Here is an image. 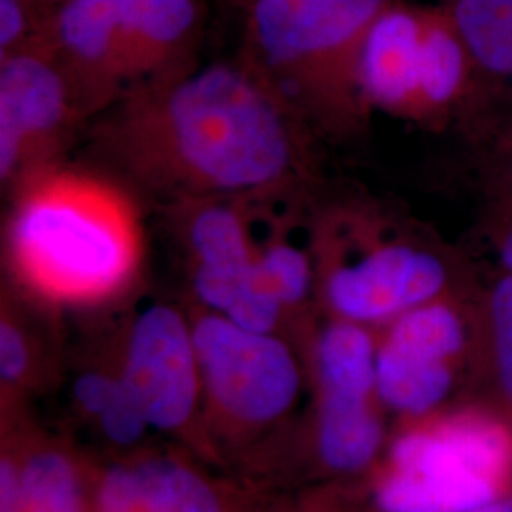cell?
Instances as JSON below:
<instances>
[{"label": "cell", "mask_w": 512, "mask_h": 512, "mask_svg": "<svg viewBox=\"0 0 512 512\" xmlns=\"http://www.w3.org/2000/svg\"><path fill=\"white\" fill-rule=\"evenodd\" d=\"M458 258L418 224L366 202L319 203L315 274L338 319L387 325L406 311L454 296Z\"/></svg>", "instance_id": "4"}, {"label": "cell", "mask_w": 512, "mask_h": 512, "mask_svg": "<svg viewBox=\"0 0 512 512\" xmlns=\"http://www.w3.org/2000/svg\"><path fill=\"white\" fill-rule=\"evenodd\" d=\"M192 332L202 385L230 416L264 423L291 408L300 370L275 332L243 329L213 311L200 315Z\"/></svg>", "instance_id": "9"}, {"label": "cell", "mask_w": 512, "mask_h": 512, "mask_svg": "<svg viewBox=\"0 0 512 512\" xmlns=\"http://www.w3.org/2000/svg\"><path fill=\"white\" fill-rule=\"evenodd\" d=\"M448 12L475 61L486 99L497 90L505 105L490 150L512 148V0H452Z\"/></svg>", "instance_id": "14"}, {"label": "cell", "mask_w": 512, "mask_h": 512, "mask_svg": "<svg viewBox=\"0 0 512 512\" xmlns=\"http://www.w3.org/2000/svg\"><path fill=\"white\" fill-rule=\"evenodd\" d=\"M31 361V349L23 329L4 315L0 323V376L4 384L19 382Z\"/></svg>", "instance_id": "22"}, {"label": "cell", "mask_w": 512, "mask_h": 512, "mask_svg": "<svg viewBox=\"0 0 512 512\" xmlns=\"http://www.w3.org/2000/svg\"><path fill=\"white\" fill-rule=\"evenodd\" d=\"M315 355L323 391L361 397L376 393L378 340L366 325L336 317L321 332Z\"/></svg>", "instance_id": "16"}, {"label": "cell", "mask_w": 512, "mask_h": 512, "mask_svg": "<svg viewBox=\"0 0 512 512\" xmlns=\"http://www.w3.org/2000/svg\"><path fill=\"white\" fill-rule=\"evenodd\" d=\"M97 512H220L215 492L175 461L116 467L103 478Z\"/></svg>", "instance_id": "13"}, {"label": "cell", "mask_w": 512, "mask_h": 512, "mask_svg": "<svg viewBox=\"0 0 512 512\" xmlns=\"http://www.w3.org/2000/svg\"><path fill=\"white\" fill-rule=\"evenodd\" d=\"M311 133L241 59L186 67L93 116V154L169 203L311 181Z\"/></svg>", "instance_id": "1"}, {"label": "cell", "mask_w": 512, "mask_h": 512, "mask_svg": "<svg viewBox=\"0 0 512 512\" xmlns=\"http://www.w3.org/2000/svg\"><path fill=\"white\" fill-rule=\"evenodd\" d=\"M471 342V311L454 296L395 317L378 340L376 395L404 414L433 410L450 395L456 363Z\"/></svg>", "instance_id": "10"}, {"label": "cell", "mask_w": 512, "mask_h": 512, "mask_svg": "<svg viewBox=\"0 0 512 512\" xmlns=\"http://www.w3.org/2000/svg\"><path fill=\"white\" fill-rule=\"evenodd\" d=\"M480 232L494 247L501 270L512 274V148L490 150L480 179Z\"/></svg>", "instance_id": "17"}, {"label": "cell", "mask_w": 512, "mask_h": 512, "mask_svg": "<svg viewBox=\"0 0 512 512\" xmlns=\"http://www.w3.org/2000/svg\"><path fill=\"white\" fill-rule=\"evenodd\" d=\"M361 90L370 110L440 129L454 120L478 128L484 88L458 27L444 8L393 0L366 35Z\"/></svg>", "instance_id": "5"}, {"label": "cell", "mask_w": 512, "mask_h": 512, "mask_svg": "<svg viewBox=\"0 0 512 512\" xmlns=\"http://www.w3.org/2000/svg\"><path fill=\"white\" fill-rule=\"evenodd\" d=\"M86 114L67 76L40 44L0 57V179L10 190L61 162Z\"/></svg>", "instance_id": "8"}, {"label": "cell", "mask_w": 512, "mask_h": 512, "mask_svg": "<svg viewBox=\"0 0 512 512\" xmlns=\"http://www.w3.org/2000/svg\"><path fill=\"white\" fill-rule=\"evenodd\" d=\"M114 385H116V378H110L101 372H88L76 380L74 397L84 410L97 416L101 412V408L109 401Z\"/></svg>", "instance_id": "23"}, {"label": "cell", "mask_w": 512, "mask_h": 512, "mask_svg": "<svg viewBox=\"0 0 512 512\" xmlns=\"http://www.w3.org/2000/svg\"><path fill=\"white\" fill-rule=\"evenodd\" d=\"M173 236L190 256L203 306L243 329L275 332L285 308L258 274L241 198L169 203Z\"/></svg>", "instance_id": "7"}, {"label": "cell", "mask_w": 512, "mask_h": 512, "mask_svg": "<svg viewBox=\"0 0 512 512\" xmlns=\"http://www.w3.org/2000/svg\"><path fill=\"white\" fill-rule=\"evenodd\" d=\"M21 494V473L14 463L2 461L0 467V512H18Z\"/></svg>", "instance_id": "24"}, {"label": "cell", "mask_w": 512, "mask_h": 512, "mask_svg": "<svg viewBox=\"0 0 512 512\" xmlns=\"http://www.w3.org/2000/svg\"><path fill=\"white\" fill-rule=\"evenodd\" d=\"M37 12H40L44 18H48L52 12H54L55 8L59 6V4H63L65 0H27Z\"/></svg>", "instance_id": "26"}, {"label": "cell", "mask_w": 512, "mask_h": 512, "mask_svg": "<svg viewBox=\"0 0 512 512\" xmlns=\"http://www.w3.org/2000/svg\"><path fill=\"white\" fill-rule=\"evenodd\" d=\"M97 418L101 420L107 437L122 446L137 442L143 437L147 427H150L141 404L137 403L122 376L116 378L109 401L101 408Z\"/></svg>", "instance_id": "20"}, {"label": "cell", "mask_w": 512, "mask_h": 512, "mask_svg": "<svg viewBox=\"0 0 512 512\" xmlns=\"http://www.w3.org/2000/svg\"><path fill=\"white\" fill-rule=\"evenodd\" d=\"M473 512H512V497H495L494 501Z\"/></svg>", "instance_id": "25"}, {"label": "cell", "mask_w": 512, "mask_h": 512, "mask_svg": "<svg viewBox=\"0 0 512 512\" xmlns=\"http://www.w3.org/2000/svg\"><path fill=\"white\" fill-rule=\"evenodd\" d=\"M241 61L311 133L365 131L359 65L366 35L391 0H245Z\"/></svg>", "instance_id": "3"}, {"label": "cell", "mask_w": 512, "mask_h": 512, "mask_svg": "<svg viewBox=\"0 0 512 512\" xmlns=\"http://www.w3.org/2000/svg\"><path fill=\"white\" fill-rule=\"evenodd\" d=\"M80 503L73 465L61 454H38L21 471L18 512H80Z\"/></svg>", "instance_id": "18"}, {"label": "cell", "mask_w": 512, "mask_h": 512, "mask_svg": "<svg viewBox=\"0 0 512 512\" xmlns=\"http://www.w3.org/2000/svg\"><path fill=\"white\" fill-rule=\"evenodd\" d=\"M128 92L186 69L196 37L198 0H112Z\"/></svg>", "instance_id": "12"}, {"label": "cell", "mask_w": 512, "mask_h": 512, "mask_svg": "<svg viewBox=\"0 0 512 512\" xmlns=\"http://www.w3.org/2000/svg\"><path fill=\"white\" fill-rule=\"evenodd\" d=\"M476 315L478 321L471 313L473 323L480 327L497 382L512 401V274L503 272L495 279Z\"/></svg>", "instance_id": "19"}, {"label": "cell", "mask_w": 512, "mask_h": 512, "mask_svg": "<svg viewBox=\"0 0 512 512\" xmlns=\"http://www.w3.org/2000/svg\"><path fill=\"white\" fill-rule=\"evenodd\" d=\"M511 437L478 418L448 421L397 440L393 473L378 488L384 512H473L499 497L511 467Z\"/></svg>", "instance_id": "6"}, {"label": "cell", "mask_w": 512, "mask_h": 512, "mask_svg": "<svg viewBox=\"0 0 512 512\" xmlns=\"http://www.w3.org/2000/svg\"><path fill=\"white\" fill-rule=\"evenodd\" d=\"M368 403L370 397L323 391L319 448L330 469L361 471L376 456L382 425Z\"/></svg>", "instance_id": "15"}, {"label": "cell", "mask_w": 512, "mask_h": 512, "mask_svg": "<svg viewBox=\"0 0 512 512\" xmlns=\"http://www.w3.org/2000/svg\"><path fill=\"white\" fill-rule=\"evenodd\" d=\"M46 19L27 0H0V57L35 44Z\"/></svg>", "instance_id": "21"}, {"label": "cell", "mask_w": 512, "mask_h": 512, "mask_svg": "<svg viewBox=\"0 0 512 512\" xmlns=\"http://www.w3.org/2000/svg\"><path fill=\"white\" fill-rule=\"evenodd\" d=\"M143 226L126 188L57 162L12 188L4 251L31 289L88 302L122 289L143 253Z\"/></svg>", "instance_id": "2"}, {"label": "cell", "mask_w": 512, "mask_h": 512, "mask_svg": "<svg viewBox=\"0 0 512 512\" xmlns=\"http://www.w3.org/2000/svg\"><path fill=\"white\" fill-rule=\"evenodd\" d=\"M122 380L148 425L175 429L190 418L202 384L192 325L167 304H148L129 327Z\"/></svg>", "instance_id": "11"}]
</instances>
